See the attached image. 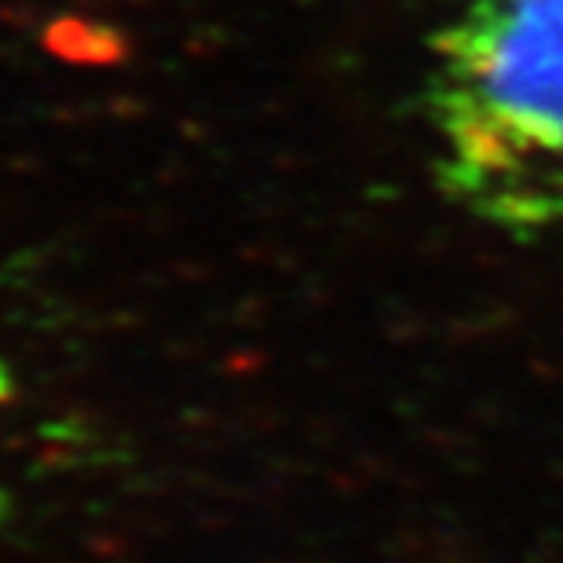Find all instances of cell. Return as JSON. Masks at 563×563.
Returning <instances> with one entry per match:
<instances>
[{"label":"cell","instance_id":"obj_1","mask_svg":"<svg viewBox=\"0 0 563 563\" xmlns=\"http://www.w3.org/2000/svg\"><path fill=\"white\" fill-rule=\"evenodd\" d=\"M424 121L443 195L512 239H563V0H457Z\"/></svg>","mask_w":563,"mask_h":563},{"label":"cell","instance_id":"obj_2","mask_svg":"<svg viewBox=\"0 0 563 563\" xmlns=\"http://www.w3.org/2000/svg\"><path fill=\"white\" fill-rule=\"evenodd\" d=\"M0 396H4V388H0Z\"/></svg>","mask_w":563,"mask_h":563}]
</instances>
